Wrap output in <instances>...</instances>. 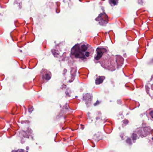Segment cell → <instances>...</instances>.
<instances>
[{
	"mask_svg": "<svg viewBox=\"0 0 153 152\" xmlns=\"http://www.w3.org/2000/svg\"><path fill=\"white\" fill-rule=\"evenodd\" d=\"M94 53L93 48L85 42L76 44L71 50V59L75 62H85L92 57Z\"/></svg>",
	"mask_w": 153,
	"mask_h": 152,
	"instance_id": "1",
	"label": "cell"
},
{
	"mask_svg": "<svg viewBox=\"0 0 153 152\" xmlns=\"http://www.w3.org/2000/svg\"><path fill=\"white\" fill-rule=\"evenodd\" d=\"M108 50V48L106 47H99L97 48L96 51V54L94 57V60L95 62H98L103 54Z\"/></svg>",
	"mask_w": 153,
	"mask_h": 152,
	"instance_id": "2",
	"label": "cell"
},
{
	"mask_svg": "<svg viewBox=\"0 0 153 152\" xmlns=\"http://www.w3.org/2000/svg\"><path fill=\"white\" fill-rule=\"evenodd\" d=\"M146 114L147 117L153 121V108L148 110L146 112Z\"/></svg>",
	"mask_w": 153,
	"mask_h": 152,
	"instance_id": "3",
	"label": "cell"
},
{
	"mask_svg": "<svg viewBox=\"0 0 153 152\" xmlns=\"http://www.w3.org/2000/svg\"><path fill=\"white\" fill-rule=\"evenodd\" d=\"M119 0H109V2L111 6H115L118 3Z\"/></svg>",
	"mask_w": 153,
	"mask_h": 152,
	"instance_id": "4",
	"label": "cell"
}]
</instances>
